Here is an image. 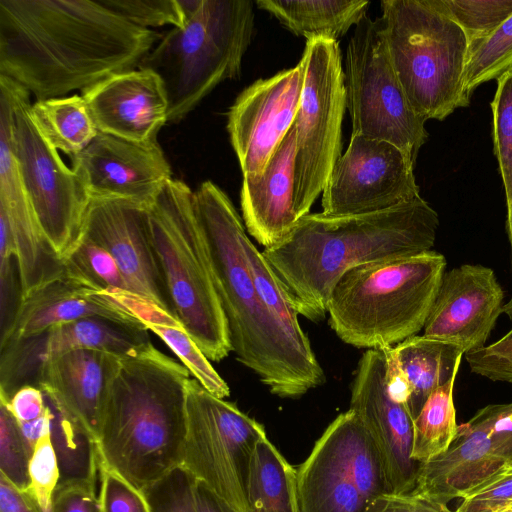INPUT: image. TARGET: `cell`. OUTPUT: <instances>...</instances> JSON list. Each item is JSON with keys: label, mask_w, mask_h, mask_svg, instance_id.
I'll return each mask as SVG.
<instances>
[{"label": "cell", "mask_w": 512, "mask_h": 512, "mask_svg": "<svg viewBox=\"0 0 512 512\" xmlns=\"http://www.w3.org/2000/svg\"><path fill=\"white\" fill-rule=\"evenodd\" d=\"M435 8L454 21L469 45L493 33L512 15V0H431Z\"/></svg>", "instance_id": "35"}, {"label": "cell", "mask_w": 512, "mask_h": 512, "mask_svg": "<svg viewBox=\"0 0 512 512\" xmlns=\"http://www.w3.org/2000/svg\"><path fill=\"white\" fill-rule=\"evenodd\" d=\"M502 313H504L512 323V297L510 298V300L504 303Z\"/></svg>", "instance_id": "52"}, {"label": "cell", "mask_w": 512, "mask_h": 512, "mask_svg": "<svg viewBox=\"0 0 512 512\" xmlns=\"http://www.w3.org/2000/svg\"><path fill=\"white\" fill-rule=\"evenodd\" d=\"M387 49L404 92L426 121L466 107L469 43L463 30L431 0H382Z\"/></svg>", "instance_id": "8"}, {"label": "cell", "mask_w": 512, "mask_h": 512, "mask_svg": "<svg viewBox=\"0 0 512 512\" xmlns=\"http://www.w3.org/2000/svg\"><path fill=\"white\" fill-rule=\"evenodd\" d=\"M71 159L90 200H124L146 208L172 179L158 142L137 143L99 132Z\"/></svg>", "instance_id": "18"}, {"label": "cell", "mask_w": 512, "mask_h": 512, "mask_svg": "<svg viewBox=\"0 0 512 512\" xmlns=\"http://www.w3.org/2000/svg\"><path fill=\"white\" fill-rule=\"evenodd\" d=\"M507 206V221H506V229L508 234V239L511 248V264H512V198L506 203Z\"/></svg>", "instance_id": "51"}, {"label": "cell", "mask_w": 512, "mask_h": 512, "mask_svg": "<svg viewBox=\"0 0 512 512\" xmlns=\"http://www.w3.org/2000/svg\"><path fill=\"white\" fill-rule=\"evenodd\" d=\"M194 207L237 361L281 398L322 385L325 372L307 335L291 332L257 291L244 246L248 236L230 198L207 180L194 191Z\"/></svg>", "instance_id": "2"}, {"label": "cell", "mask_w": 512, "mask_h": 512, "mask_svg": "<svg viewBox=\"0 0 512 512\" xmlns=\"http://www.w3.org/2000/svg\"><path fill=\"white\" fill-rule=\"evenodd\" d=\"M104 291L113 301L131 313L147 331L155 333L209 393L221 399L230 395L228 384L172 313L129 290Z\"/></svg>", "instance_id": "26"}, {"label": "cell", "mask_w": 512, "mask_h": 512, "mask_svg": "<svg viewBox=\"0 0 512 512\" xmlns=\"http://www.w3.org/2000/svg\"><path fill=\"white\" fill-rule=\"evenodd\" d=\"M414 162L387 141L352 134L322 191L323 213L384 210L420 196Z\"/></svg>", "instance_id": "15"}, {"label": "cell", "mask_w": 512, "mask_h": 512, "mask_svg": "<svg viewBox=\"0 0 512 512\" xmlns=\"http://www.w3.org/2000/svg\"><path fill=\"white\" fill-rule=\"evenodd\" d=\"M470 370L491 381L512 384V340H497L464 355Z\"/></svg>", "instance_id": "44"}, {"label": "cell", "mask_w": 512, "mask_h": 512, "mask_svg": "<svg viewBox=\"0 0 512 512\" xmlns=\"http://www.w3.org/2000/svg\"><path fill=\"white\" fill-rule=\"evenodd\" d=\"M491 109L493 150L508 203L512 198V70L497 79Z\"/></svg>", "instance_id": "37"}, {"label": "cell", "mask_w": 512, "mask_h": 512, "mask_svg": "<svg viewBox=\"0 0 512 512\" xmlns=\"http://www.w3.org/2000/svg\"><path fill=\"white\" fill-rule=\"evenodd\" d=\"M88 317H99L144 329L125 308L94 285L65 269L21 299L9 330L0 336V346L37 335L48 328Z\"/></svg>", "instance_id": "24"}, {"label": "cell", "mask_w": 512, "mask_h": 512, "mask_svg": "<svg viewBox=\"0 0 512 512\" xmlns=\"http://www.w3.org/2000/svg\"><path fill=\"white\" fill-rule=\"evenodd\" d=\"M364 512H453L446 504L422 498L414 493H386L374 499Z\"/></svg>", "instance_id": "47"}, {"label": "cell", "mask_w": 512, "mask_h": 512, "mask_svg": "<svg viewBox=\"0 0 512 512\" xmlns=\"http://www.w3.org/2000/svg\"><path fill=\"white\" fill-rule=\"evenodd\" d=\"M504 305L494 271L463 264L445 271L424 334L458 346L464 355L486 346Z\"/></svg>", "instance_id": "20"}, {"label": "cell", "mask_w": 512, "mask_h": 512, "mask_svg": "<svg viewBox=\"0 0 512 512\" xmlns=\"http://www.w3.org/2000/svg\"><path fill=\"white\" fill-rule=\"evenodd\" d=\"M300 512H364L391 493L371 434L351 409L338 415L297 470Z\"/></svg>", "instance_id": "11"}, {"label": "cell", "mask_w": 512, "mask_h": 512, "mask_svg": "<svg viewBox=\"0 0 512 512\" xmlns=\"http://www.w3.org/2000/svg\"><path fill=\"white\" fill-rule=\"evenodd\" d=\"M18 423L33 421L48 410L47 396L41 388L25 385L19 388L8 400L1 399Z\"/></svg>", "instance_id": "46"}, {"label": "cell", "mask_w": 512, "mask_h": 512, "mask_svg": "<svg viewBox=\"0 0 512 512\" xmlns=\"http://www.w3.org/2000/svg\"><path fill=\"white\" fill-rule=\"evenodd\" d=\"M161 36L101 0H0V74L64 97L138 68Z\"/></svg>", "instance_id": "1"}, {"label": "cell", "mask_w": 512, "mask_h": 512, "mask_svg": "<svg viewBox=\"0 0 512 512\" xmlns=\"http://www.w3.org/2000/svg\"><path fill=\"white\" fill-rule=\"evenodd\" d=\"M295 122L258 174L243 175L242 218L248 233L265 248L281 241L299 218L294 208Z\"/></svg>", "instance_id": "25"}, {"label": "cell", "mask_w": 512, "mask_h": 512, "mask_svg": "<svg viewBox=\"0 0 512 512\" xmlns=\"http://www.w3.org/2000/svg\"><path fill=\"white\" fill-rule=\"evenodd\" d=\"M29 96L26 90L17 105L14 151L38 222L62 258L79 238L90 197L75 171L37 130Z\"/></svg>", "instance_id": "13"}, {"label": "cell", "mask_w": 512, "mask_h": 512, "mask_svg": "<svg viewBox=\"0 0 512 512\" xmlns=\"http://www.w3.org/2000/svg\"><path fill=\"white\" fill-rule=\"evenodd\" d=\"M52 409L50 439L60 472L58 484H95L99 459L95 439L77 422L58 409L47 397Z\"/></svg>", "instance_id": "31"}, {"label": "cell", "mask_w": 512, "mask_h": 512, "mask_svg": "<svg viewBox=\"0 0 512 512\" xmlns=\"http://www.w3.org/2000/svg\"><path fill=\"white\" fill-rule=\"evenodd\" d=\"M457 374L434 390L413 422L412 458L426 462L445 452L456 437L458 425L453 391Z\"/></svg>", "instance_id": "32"}, {"label": "cell", "mask_w": 512, "mask_h": 512, "mask_svg": "<svg viewBox=\"0 0 512 512\" xmlns=\"http://www.w3.org/2000/svg\"><path fill=\"white\" fill-rule=\"evenodd\" d=\"M391 350L411 387L413 418L429 395L458 373L464 355L458 346L425 335H414Z\"/></svg>", "instance_id": "28"}, {"label": "cell", "mask_w": 512, "mask_h": 512, "mask_svg": "<svg viewBox=\"0 0 512 512\" xmlns=\"http://www.w3.org/2000/svg\"><path fill=\"white\" fill-rule=\"evenodd\" d=\"M62 260L67 272L98 289L129 290L117 262L110 253L82 234Z\"/></svg>", "instance_id": "34"}, {"label": "cell", "mask_w": 512, "mask_h": 512, "mask_svg": "<svg viewBox=\"0 0 512 512\" xmlns=\"http://www.w3.org/2000/svg\"><path fill=\"white\" fill-rule=\"evenodd\" d=\"M511 503L512 466H509L469 490L453 512H500Z\"/></svg>", "instance_id": "42"}, {"label": "cell", "mask_w": 512, "mask_h": 512, "mask_svg": "<svg viewBox=\"0 0 512 512\" xmlns=\"http://www.w3.org/2000/svg\"><path fill=\"white\" fill-rule=\"evenodd\" d=\"M512 466V402L490 404L458 425L440 455L420 463L412 493L446 504L495 472Z\"/></svg>", "instance_id": "14"}, {"label": "cell", "mask_w": 512, "mask_h": 512, "mask_svg": "<svg viewBox=\"0 0 512 512\" xmlns=\"http://www.w3.org/2000/svg\"><path fill=\"white\" fill-rule=\"evenodd\" d=\"M149 343L147 330L99 317L54 325L0 346V398L8 400L19 388L36 386L41 365L58 354L87 348L127 357Z\"/></svg>", "instance_id": "19"}, {"label": "cell", "mask_w": 512, "mask_h": 512, "mask_svg": "<svg viewBox=\"0 0 512 512\" xmlns=\"http://www.w3.org/2000/svg\"><path fill=\"white\" fill-rule=\"evenodd\" d=\"M32 456L19 423L0 403V476L22 491L30 487L29 462Z\"/></svg>", "instance_id": "38"}, {"label": "cell", "mask_w": 512, "mask_h": 512, "mask_svg": "<svg viewBox=\"0 0 512 512\" xmlns=\"http://www.w3.org/2000/svg\"><path fill=\"white\" fill-rule=\"evenodd\" d=\"M439 217L421 196L367 213H308L263 256L299 315L319 322L332 291L348 271L432 250Z\"/></svg>", "instance_id": "3"}, {"label": "cell", "mask_w": 512, "mask_h": 512, "mask_svg": "<svg viewBox=\"0 0 512 512\" xmlns=\"http://www.w3.org/2000/svg\"><path fill=\"white\" fill-rule=\"evenodd\" d=\"M386 368L387 348L364 352L352 381L349 409L358 415L374 439L392 493H410L420 466L412 458L414 418L408 405L390 395Z\"/></svg>", "instance_id": "16"}, {"label": "cell", "mask_w": 512, "mask_h": 512, "mask_svg": "<svg viewBox=\"0 0 512 512\" xmlns=\"http://www.w3.org/2000/svg\"><path fill=\"white\" fill-rule=\"evenodd\" d=\"M188 369L149 343L122 357L107 392L99 464L142 491L182 465Z\"/></svg>", "instance_id": "4"}, {"label": "cell", "mask_w": 512, "mask_h": 512, "mask_svg": "<svg viewBox=\"0 0 512 512\" xmlns=\"http://www.w3.org/2000/svg\"><path fill=\"white\" fill-rule=\"evenodd\" d=\"M28 492L44 512H51L52 496L59 483L60 472L50 435L36 444L29 462Z\"/></svg>", "instance_id": "41"}, {"label": "cell", "mask_w": 512, "mask_h": 512, "mask_svg": "<svg viewBox=\"0 0 512 512\" xmlns=\"http://www.w3.org/2000/svg\"><path fill=\"white\" fill-rule=\"evenodd\" d=\"M97 502L95 484H58L52 496L51 512H94Z\"/></svg>", "instance_id": "45"}, {"label": "cell", "mask_w": 512, "mask_h": 512, "mask_svg": "<svg viewBox=\"0 0 512 512\" xmlns=\"http://www.w3.org/2000/svg\"><path fill=\"white\" fill-rule=\"evenodd\" d=\"M244 246L255 286L266 307L291 332L298 336H306L300 326L297 309L262 252L249 237L246 238Z\"/></svg>", "instance_id": "36"}, {"label": "cell", "mask_w": 512, "mask_h": 512, "mask_svg": "<svg viewBox=\"0 0 512 512\" xmlns=\"http://www.w3.org/2000/svg\"><path fill=\"white\" fill-rule=\"evenodd\" d=\"M98 479V504L102 512H150L142 491L102 464Z\"/></svg>", "instance_id": "43"}, {"label": "cell", "mask_w": 512, "mask_h": 512, "mask_svg": "<svg viewBox=\"0 0 512 512\" xmlns=\"http://www.w3.org/2000/svg\"><path fill=\"white\" fill-rule=\"evenodd\" d=\"M186 415L181 466L241 512H249L250 463L257 443L267 437L264 426L194 378L186 385Z\"/></svg>", "instance_id": "12"}, {"label": "cell", "mask_w": 512, "mask_h": 512, "mask_svg": "<svg viewBox=\"0 0 512 512\" xmlns=\"http://www.w3.org/2000/svg\"><path fill=\"white\" fill-rule=\"evenodd\" d=\"M80 234L110 253L131 292L172 313L148 235L145 208L124 200L91 199Z\"/></svg>", "instance_id": "21"}, {"label": "cell", "mask_w": 512, "mask_h": 512, "mask_svg": "<svg viewBox=\"0 0 512 512\" xmlns=\"http://www.w3.org/2000/svg\"><path fill=\"white\" fill-rule=\"evenodd\" d=\"M0 512H44L35 498L0 476Z\"/></svg>", "instance_id": "48"}, {"label": "cell", "mask_w": 512, "mask_h": 512, "mask_svg": "<svg viewBox=\"0 0 512 512\" xmlns=\"http://www.w3.org/2000/svg\"><path fill=\"white\" fill-rule=\"evenodd\" d=\"M130 22L147 29L172 25L181 28L186 14L181 0H101Z\"/></svg>", "instance_id": "40"}, {"label": "cell", "mask_w": 512, "mask_h": 512, "mask_svg": "<svg viewBox=\"0 0 512 512\" xmlns=\"http://www.w3.org/2000/svg\"><path fill=\"white\" fill-rule=\"evenodd\" d=\"M145 215L172 314L210 361H221L232 346L195 212L194 192L172 178L145 208Z\"/></svg>", "instance_id": "6"}, {"label": "cell", "mask_w": 512, "mask_h": 512, "mask_svg": "<svg viewBox=\"0 0 512 512\" xmlns=\"http://www.w3.org/2000/svg\"><path fill=\"white\" fill-rule=\"evenodd\" d=\"M29 113L44 140L72 156L84 150L99 133L82 95L36 100Z\"/></svg>", "instance_id": "30"}, {"label": "cell", "mask_w": 512, "mask_h": 512, "mask_svg": "<svg viewBox=\"0 0 512 512\" xmlns=\"http://www.w3.org/2000/svg\"><path fill=\"white\" fill-rule=\"evenodd\" d=\"M194 497L197 512H241L199 480L195 482Z\"/></svg>", "instance_id": "49"}, {"label": "cell", "mask_w": 512, "mask_h": 512, "mask_svg": "<svg viewBox=\"0 0 512 512\" xmlns=\"http://www.w3.org/2000/svg\"><path fill=\"white\" fill-rule=\"evenodd\" d=\"M444 255L424 253L358 266L335 285L329 325L345 343L393 347L424 329L445 273Z\"/></svg>", "instance_id": "5"}, {"label": "cell", "mask_w": 512, "mask_h": 512, "mask_svg": "<svg viewBox=\"0 0 512 512\" xmlns=\"http://www.w3.org/2000/svg\"><path fill=\"white\" fill-rule=\"evenodd\" d=\"M512 70V15L489 36L469 45L465 89L471 93L481 84Z\"/></svg>", "instance_id": "33"}, {"label": "cell", "mask_w": 512, "mask_h": 512, "mask_svg": "<svg viewBox=\"0 0 512 512\" xmlns=\"http://www.w3.org/2000/svg\"><path fill=\"white\" fill-rule=\"evenodd\" d=\"M303 86L295 118L294 208L298 218L322 193L341 156L346 109L344 70L337 41H306L299 61Z\"/></svg>", "instance_id": "10"}, {"label": "cell", "mask_w": 512, "mask_h": 512, "mask_svg": "<svg viewBox=\"0 0 512 512\" xmlns=\"http://www.w3.org/2000/svg\"><path fill=\"white\" fill-rule=\"evenodd\" d=\"M196 479L178 466L156 483L142 490L150 512H197L194 497Z\"/></svg>", "instance_id": "39"}, {"label": "cell", "mask_w": 512, "mask_h": 512, "mask_svg": "<svg viewBox=\"0 0 512 512\" xmlns=\"http://www.w3.org/2000/svg\"><path fill=\"white\" fill-rule=\"evenodd\" d=\"M249 512H300L295 470L269 441L256 445L247 484Z\"/></svg>", "instance_id": "29"}, {"label": "cell", "mask_w": 512, "mask_h": 512, "mask_svg": "<svg viewBox=\"0 0 512 512\" xmlns=\"http://www.w3.org/2000/svg\"><path fill=\"white\" fill-rule=\"evenodd\" d=\"M253 29L252 1L201 0L183 27L161 36L138 68L161 78L169 123L181 121L221 82L240 77Z\"/></svg>", "instance_id": "7"}, {"label": "cell", "mask_w": 512, "mask_h": 512, "mask_svg": "<svg viewBox=\"0 0 512 512\" xmlns=\"http://www.w3.org/2000/svg\"><path fill=\"white\" fill-rule=\"evenodd\" d=\"M256 5L306 41H337L367 14V0H257Z\"/></svg>", "instance_id": "27"}, {"label": "cell", "mask_w": 512, "mask_h": 512, "mask_svg": "<svg viewBox=\"0 0 512 512\" xmlns=\"http://www.w3.org/2000/svg\"><path fill=\"white\" fill-rule=\"evenodd\" d=\"M121 358L96 349L70 350L47 359L35 385L97 442L108 388Z\"/></svg>", "instance_id": "23"}, {"label": "cell", "mask_w": 512, "mask_h": 512, "mask_svg": "<svg viewBox=\"0 0 512 512\" xmlns=\"http://www.w3.org/2000/svg\"><path fill=\"white\" fill-rule=\"evenodd\" d=\"M94 512H102V511H101V508H100V506H99V504H98V502H97V505H96V507H95Z\"/></svg>", "instance_id": "55"}, {"label": "cell", "mask_w": 512, "mask_h": 512, "mask_svg": "<svg viewBox=\"0 0 512 512\" xmlns=\"http://www.w3.org/2000/svg\"><path fill=\"white\" fill-rule=\"evenodd\" d=\"M500 339H502L504 341L512 340V328L503 337H501Z\"/></svg>", "instance_id": "53"}, {"label": "cell", "mask_w": 512, "mask_h": 512, "mask_svg": "<svg viewBox=\"0 0 512 512\" xmlns=\"http://www.w3.org/2000/svg\"><path fill=\"white\" fill-rule=\"evenodd\" d=\"M500 512H512V503L509 504L507 507H505L502 511Z\"/></svg>", "instance_id": "54"}, {"label": "cell", "mask_w": 512, "mask_h": 512, "mask_svg": "<svg viewBox=\"0 0 512 512\" xmlns=\"http://www.w3.org/2000/svg\"><path fill=\"white\" fill-rule=\"evenodd\" d=\"M51 421L52 409L48 402V410L44 415L30 422L19 423L21 432L32 450V453L38 441L44 436L50 435Z\"/></svg>", "instance_id": "50"}, {"label": "cell", "mask_w": 512, "mask_h": 512, "mask_svg": "<svg viewBox=\"0 0 512 512\" xmlns=\"http://www.w3.org/2000/svg\"><path fill=\"white\" fill-rule=\"evenodd\" d=\"M352 134L392 143L415 163L428 139L426 120L412 107L393 68L380 17L355 26L344 64Z\"/></svg>", "instance_id": "9"}, {"label": "cell", "mask_w": 512, "mask_h": 512, "mask_svg": "<svg viewBox=\"0 0 512 512\" xmlns=\"http://www.w3.org/2000/svg\"><path fill=\"white\" fill-rule=\"evenodd\" d=\"M302 86L297 64L256 80L230 107L227 131L243 175L258 174L265 168L295 121Z\"/></svg>", "instance_id": "17"}, {"label": "cell", "mask_w": 512, "mask_h": 512, "mask_svg": "<svg viewBox=\"0 0 512 512\" xmlns=\"http://www.w3.org/2000/svg\"><path fill=\"white\" fill-rule=\"evenodd\" d=\"M99 132L137 143L157 142L168 122L169 103L161 78L137 68L112 75L82 91Z\"/></svg>", "instance_id": "22"}]
</instances>
